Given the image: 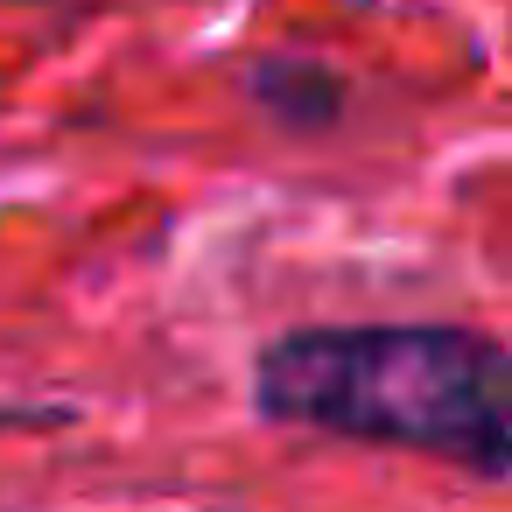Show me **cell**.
Returning <instances> with one entry per match:
<instances>
[{"label":"cell","mask_w":512,"mask_h":512,"mask_svg":"<svg viewBox=\"0 0 512 512\" xmlns=\"http://www.w3.org/2000/svg\"><path fill=\"white\" fill-rule=\"evenodd\" d=\"M253 407L267 421L512 477V351L456 323L288 330L253 365Z\"/></svg>","instance_id":"1"}]
</instances>
